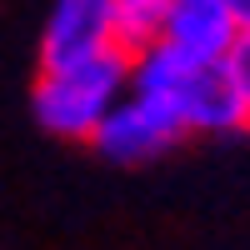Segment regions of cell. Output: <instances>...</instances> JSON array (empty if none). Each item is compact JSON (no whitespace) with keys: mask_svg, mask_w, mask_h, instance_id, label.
I'll return each instance as SVG.
<instances>
[{"mask_svg":"<svg viewBox=\"0 0 250 250\" xmlns=\"http://www.w3.org/2000/svg\"><path fill=\"white\" fill-rule=\"evenodd\" d=\"M180 140H185V130L155 105V100H145L135 90H125L105 110V120L95 125V135H90V145L105 160H115V165H145V160L165 155Z\"/></svg>","mask_w":250,"mask_h":250,"instance_id":"3","label":"cell"},{"mask_svg":"<svg viewBox=\"0 0 250 250\" xmlns=\"http://www.w3.org/2000/svg\"><path fill=\"white\" fill-rule=\"evenodd\" d=\"M165 5H170V0H110V10H115V45L125 55L155 45L160 25H165Z\"/></svg>","mask_w":250,"mask_h":250,"instance_id":"6","label":"cell"},{"mask_svg":"<svg viewBox=\"0 0 250 250\" xmlns=\"http://www.w3.org/2000/svg\"><path fill=\"white\" fill-rule=\"evenodd\" d=\"M105 50H120L110 0H55L50 5V20L40 30V70L90 60V55H105Z\"/></svg>","mask_w":250,"mask_h":250,"instance_id":"4","label":"cell"},{"mask_svg":"<svg viewBox=\"0 0 250 250\" xmlns=\"http://www.w3.org/2000/svg\"><path fill=\"white\" fill-rule=\"evenodd\" d=\"M130 90V55L105 50L90 60H70V65L40 70L30 110L55 140H90L105 110Z\"/></svg>","mask_w":250,"mask_h":250,"instance_id":"2","label":"cell"},{"mask_svg":"<svg viewBox=\"0 0 250 250\" xmlns=\"http://www.w3.org/2000/svg\"><path fill=\"white\" fill-rule=\"evenodd\" d=\"M225 5H230V15H235V25L245 30V25H250V0H225Z\"/></svg>","mask_w":250,"mask_h":250,"instance_id":"8","label":"cell"},{"mask_svg":"<svg viewBox=\"0 0 250 250\" xmlns=\"http://www.w3.org/2000/svg\"><path fill=\"white\" fill-rule=\"evenodd\" d=\"M235 35H240V25L225 0H170L165 5L160 40L190 60H225Z\"/></svg>","mask_w":250,"mask_h":250,"instance_id":"5","label":"cell"},{"mask_svg":"<svg viewBox=\"0 0 250 250\" xmlns=\"http://www.w3.org/2000/svg\"><path fill=\"white\" fill-rule=\"evenodd\" d=\"M225 75H230V85H235V95H240V105H245V120H250V25L230 40V50H225Z\"/></svg>","mask_w":250,"mask_h":250,"instance_id":"7","label":"cell"},{"mask_svg":"<svg viewBox=\"0 0 250 250\" xmlns=\"http://www.w3.org/2000/svg\"><path fill=\"white\" fill-rule=\"evenodd\" d=\"M130 90L155 100L185 135H230L250 125L220 60H190L165 40L130 55Z\"/></svg>","mask_w":250,"mask_h":250,"instance_id":"1","label":"cell"}]
</instances>
